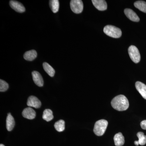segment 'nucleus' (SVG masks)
Returning a JSON list of instances; mask_svg holds the SVG:
<instances>
[{
	"label": "nucleus",
	"instance_id": "nucleus-1",
	"mask_svg": "<svg viewBox=\"0 0 146 146\" xmlns=\"http://www.w3.org/2000/svg\"><path fill=\"white\" fill-rule=\"evenodd\" d=\"M111 105L113 108L122 111L127 110L129 107V103L126 97L123 95L115 97L111 101Z\"/></svg>",
	"mask_w": 146,
	"mask_h": 146
},
{
	"label": "nucleus",
	"instance_id": "nucleus-2",
	"mask_svg": "<svg viewBox=\"0 0 146 146\" xmlns=\"http://www.w3.org/2000/svg\"><path fill=\"white\" fill-rule=\"evenodd\" d=\"M108 125V122L106 120L101 119L97 121L94 126V133L98 136H102L106 130Z\"/></svg>",
	"mask_w": 146,
	"mask_h": 146
},
{
	"label": "nucleus",
	"instance_id": "nucleus-3",
	"mask_svg": "<svg viewBox=\"0 0 146 146\" xmlns=\"http://www.w3.org/2000/svg\"><path fill=\"white\" fill-rule=\"evenodd\" d=\"M104 32L106 35L113 38H119L122 35L121 30L114 26H106L104 29Z\"/></svg>",
	"mask_w": 146,
	"mask_h": 146
},
{
	"label": "nucleus",
	"instance_id": "nucleus-4",
	"mask_svg": "<svg viewBox=\"0 0 146 146\" xmlns=\"http://www.w3.org/2000/svg\"><path fill=\"white\" fill-rule=\"evenodd\" d=\"M128 53L131 59L134 63H137L141 60V55L138 49L135 46H131L128 48Z\"/></svg>",
	"mask_w": 146,
	"mask_h": 146
},
{
	"label": "nucleus",
	"instance_id": "nucleus-5",
	"mask_svg": "<svg viewBox=\"0 0 146 146\" xmlns=\"http://www.w3.org/2000/svg\"><path fill=\"white\" fill-rule=\"evenodd\" d=\"M70 4L71 9L74 13L78 14L82 12L83 4L81 0H72Z\"/></svg>",
	"mask_w": 146,
	"mask_h": 146
},
{
	"label": "nucleus",
	"instance_id": "nucleus-6",
	"mask_svg": "<svg viewBox=\"0 0 146 146\" xmlns=\"http://www.w3.org/2000/svg\"><path fill=\"white\" fill-rule=\"evenodd\" d=\"M11 7L16 12L23 13L25 11V8L23 4L16 1H11L9 2Z\"/></svg>",
	"mask_w": 146,
	"mask_h": 146
},
{
	"label": "nucleus",
	"instance_id": "nucleus-7",
	"mask_svg": "<svg viewBox=\"0 0 146 146\" xmlns=\"http://www.w3.org/2000/svg\"><path fill=\"white\" fill-rule=\"evenodd\" d=\"M27 105L30 107L39 108L41 107V102L36 97L34 96H31L28 99Z\"/></svg>",
	"mask_w": 146,
	"mask_h": 146
},
{
	"label": "nucleus",
	"instance_id": "nucleus-8",
	"mask_svg": "<svg viewBox=\"0 0 146 146\" xmlns=\"http://www.w3.org/2000/svg\"><path fill=\"white\" fill-rule=\"evenodd\" d=\"M33 79L35 83L39 87H42L44 85V80L42 75L37 71H33L32 73Z\"/></svg>",
	"mask_w": 146,
	"mask_h": 146
},
{
	"label": "nucleus",
	"instance_id": "nucleus-9",
	"mask_svg": "<svg viewBox=\"0 0 146 146\" xmlns=\"http://www.w3.org/2000/svg\"><path fill=\"white\" fill-rule=\"evenodd\" d=\"M22 115L24 117L28 119H33L36 116L35 111L30 107L25 108L22 112Z\"/></svg>",
	"mask_w": 146,
	"mask_h": 146
},
{
	"label": "nucleus",
	"instance_id": "nucleus-10",
	"mask_svg": "<svg viewBox=\"0 0 146 146\" xmlns=\"http://www.w3.org/2000/svg\"><path fill=\"white\" fill-rule=\"evenodd\" d=\"M124 13L126 16L131 21L133 22H138L140 21V18L136 13L130 9H125L124 10Z\"/></svg>",
	"mask_w": 146,
	"mask_h": 146
},
{
	"label": "nucleus",
	"instance_id": "nucleus-11",
	"mask_svg": "<svg viewBox=\"0 0 146 146\" xmlns=\"http://www.w3.org/2000/svg\"><path fill=\"white\" fill-rule=\"evenodd\" d=\"M92 3L98 10L105 11L107 8V3L104 0H92Z\"/></svg>",
	"mask_w": 146,
	"mask_h": 146
},
{
	"label": "nucleus",
	"instance_id": "nucleus-12",
	"mask_svg": "<svg viewBox=\"0 0 146 146\" xmlns=\"http://www.w3.org/2000/svg\"><path fill=\"white\" fill-rule=\"evenodd\" d=\"M135 86L137 91H138L143 98L146 100V85L141 82H136Z\"/></svg>",
	"mask_w": 146,
	"mask_h": 146
},
{
	"label": "nucleus",
	"instance_id": "nucleus-13",
	"mask_svg": "<svg viewBox=\"0 0 146 146\" xmlns=\"http://www.w3.org/2000/svg\"><path fill=\"white\" fill-rule=\"evenodd\" d=\"M114 140L116 146H122L124 144V137L121 132L115 134L114 137Z\"/></svg>",
	"mask_w": 146,
	"mask_h": 146
},
{
	"label": "nucleus",
	"instance_id": "nucleus-14",
	"mask_svg": "<svg viewBox=\"0 0 146 146\" xmlns=\"http://www.w3.org/2000/svg\"><path fill=\"white\" fill-rule=\"evenodd\" d=\"M14 118L10 113H9L6 119V127L8 131H11L15 126Z\"/></svg>",
	"mask_w": 146,
	"mask_h": 146
},
{
	"label": "nucleus",
	"instance_id": "nucleus-15",
	"mask_svg": "<svg viewBox=\"0 0 146 146\" xmlns=\"http://www.w3.org/2000/svg\"><path fill=\"white\" fill-rule=\"evenodd\" d=\"M37 56V53L35 50H31L25 53L24 55V58L28 61H32Z\"/></svg>",
	"mask_w": 146,
	"mask_h": 146
},
{
	"label": "nucleus",
	"instance_id": "nucleus-16",
	"mask_svg": "<svg viewBox=\"0 0 146 146\" xmlns=\"http://www.w3.org/2000/svg\"><path fill=\"white\" fill-rule=\"evenodd\" d=\"M43 67L45 72L48 74L49 76L52 77L54 76L55 72L54 70L48 63L46 62L44 63L43 64Z\"/></svg>",
	"mask_w": 146,
	"mask_h": 146
},
{
	"label": "nucleus",
	"instance_id": "nucleus-17",
	"mask_svg": "<svg viewBox=\"0 0 146 146\" xmlns=\"http://www.w3.org/2000/svg\"><path fill=\"white\" fill-rule=\"evenodd\" d=\"M42 117L44 120L47 122L52 120L54 118V116L53 115L52 111L51 110L46 109L43 112Z\"/></svg>",
	"mask_w": 146,
	"mask_h": 146
},
{
	"label": "nucleus",
	"instance_id": "nucleus-18",
	"mask_svg": "<svg viewBox=\"0 0 146 146\" xmlns=\"http://www.w3.org/2000/svg\"><path fill=\"white\" fill-rule=\"evenodd\" d=\"M51 9L54 13H57L59 8V2L58 0H51L49 1Z\"/></svg>",
	"mask_w": 146,
	"mask_h": 146
},
{
	"label": "nucleus",
	"instance_id": "nucleus-19",
	"mask_svg": "<svg viewBox=\"0 0 146 146\" xmlns=\"http://www.w3.org/2000/svg\"><path fill=\"white\" fill-rule=\"evenodd\" d=\"M134 5L136 8L142 12L146 13V2L144 1H139L135 2Z\"/></svg>",
	"mask_w": 146,
	"mask_h": 146
},
{
	"label": "nucleus",
	"instance_id": "nucleus-20",
	"mask_svg": "<svg viewBox=\"0 0 146 146\" xmlns=\"http://www.w3.org/2000/svg\"><path fill=\"white\" fill-rule=\"evenodd\" d=\"M54 127L58 132H62L65 130V122L63 120H60L56 122L54 124Z\"/></svg>",
	"mask_w": 146,
	"mask_h": 146
},
{
	"label": "nucleus",
	"instance_id": "nucleus-21",
	"mask_svg": "<svg viewBox=\"0 0 146 146\" xmlns=\"http://www.w3.org/2000/svg\"><path fill=\"white\" fill-rule=\"evenodd\" d=\"M138 138V142L141 145H144L146 144V136L143 132H138L137 134Z\"/></svg>",
	"mask_w": 146,
	"mask_h": 146
},
{
	"label": "nucleus",
	"instance_id": "nucleus-22",
	"mask_svg": "<svg viewBox=\"0 0 146 146\" xmlns=\"http://www.w3.org/2000/svg\"><path fill=\"white\" fill-rule=\"evenodd\" d=\"M8 88V83L6 82L1 79L0 80V91L1 92H5V91H6Z\"/></svg>",
	"mask_w": 146,
	"mask_h": 146
},
{
	"label": "nucleus",
	"instance_id": "nucleus-23",
	"mask_svg": "<svg viewBox=\"0 0 146 146\" xmlns=\"http://www.w3.org/2000/svg\"><path fill=\"white\" fill-rule=\"evenodd\" d=\"M141 127L143 129L146 130V120L142 121L141 123Z\"/></svg>",
	"mask_w": 146,
	"mask_h": 146
},
{
	"label": "nucleus",
	"instance_id": "nucleus-24",
	"mask_svg": "<svg viewBox=\"0 0 146 146\" xmlns=\"http://www.w3.org/2000/svg\"><path fill=\"white\" fill-rule=\"evenodd\" d=\"M134 144L136 145V146H138L139 145V143H138V141H135L134 142Z\"/></svg>",
	"mask_w": 146,
	"mask_h": 146
},
{
	"label": "nucleus",
	"instance_id": "nucleus-25",
	"mask_svg": "<svg viewBox=\"0 0 146 146\" xmlns=\"http://www.w3.org/2000/svg\"><path fill=\"white\" fill-rule=\"evenodd\" d=\"M0 146H5L4 145H3V144H1L0 145Z\"/></svg>",
	"mask_w": 146,
	"mask_h": 146
}]
</instances>
